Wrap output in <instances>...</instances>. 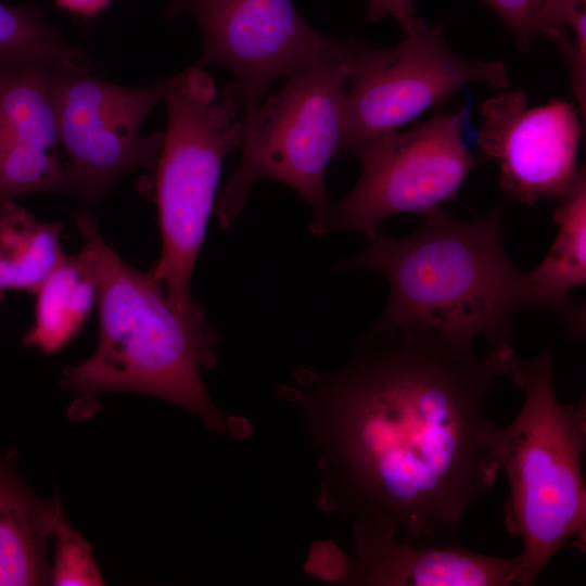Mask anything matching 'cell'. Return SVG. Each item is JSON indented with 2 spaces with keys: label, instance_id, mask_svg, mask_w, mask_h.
<instances>
[{
  "label": "cell",
  "instance_id": "cell-1",
  "mask_svg": "<svg viewBox=\"0 0 586 586\" xmlns=\"http://www.w3.org/2000/svg\"><path fill=\"white\" fill-rule=\"evenodd\" d=\"M518 355H476L425 331H373L334 372L289 387L320 450L321 505L354 531L433 542L457 530L501 471L499 428L485 415Z\"/></svg>",
  "mask_w": 586,
  "mask_h": 586
},
{
  "label": "cell",
  "instance_id": "cell-2",
  "mask_svg": "<svg viewBox=\"0 0 586 586\" xmlns=\"http://www.w3.org/2000/svg\"><path fill=\"white\" fill-rule=\"evenodd\" d=\"M422 217L406 238L367 230L362 251L332 269H371L387 279L386 306L370 330L425 331L462 347L480 337L495 348L512 347L522 272L505 247L501 206L470 220L441 207Z\"/></svg>",
  "mask_w": 586,
  "mask_h": 586
},
{
  "label": "cell",
  "instance_id": "cell-3",
  "mask_svg": "<svg viewBox=\"0 0 586 586\" xmlns=\"http://www.w3.org/2000/svg\"><path fill=\"white\" fill-rule=\"evenodd\" d=\"M82 252L98 288L99 340L94 353L63 371L62 385L74 396L126 391L180 405L213 431L242 436L246 425L211 400L201 378L217 360L219 334L199 302L180 306L150 272L125 260L101 235L94 215L74 216Z\"/></svg>",
  "mask_w": 586,
  "mask_h": 586
},
{
  "label": "cell",
  "instance_id": "cell-4",
  "mask_svg": "<svg viewBox=\"0 0 586 586\" xmlns=\"http://www.w3.org/2000/svg\"><path fill=\"white\" fill-rule=\"evenodd\" d=\"M509 375L524 393L513 421L499 428L498 455L509 482L507 531L523 543L514 585H533L550 559L573 545L585 551V399L561 404L550 348L517 358Z\"/></svg>",
  "mask_w": 586,
  "mask_h": 586
},
{
  "label": "cell",
  "instance_id": "cell-5",
  "mask_svg": "<svg viewBox=\"0 0 586 586\" xmlns=\"http://www.w3.org/2000/svg\"><path fill=\"white\" fill-rule=\"evenodd\" d=\"M355 43L331 37L310 67L240 115L241 160L214 205L222 229L234 222L262 178L280 181L305 199L313 221L324 216L331 205L326 170L337 153Z\"/></svg>",
  "mask_w": 586,
  "mask_h": 586
},
{
  "label": "cell",
  "instance_id": "cell-6",
  "mask_svg": "<svg viewBox=\"0 0 586 586\" xmlns=\"http://www.w3.org/2000/svg\"><path fill=\"white\" fill-rule=\"evenodd\" d=\"M167 127L155 170L162 253L151 273L170 300L190 306L192 272L214 211L224 157L240 145L237 105L203 67L170 78L164 98Z\"/></svg>",
  "mask_w": 586,
  "mask_h": 586
},
{
  "label": "cell",
  "instance_id": "cell-7",
  "mask_svg": "<svg viewBox=\"0 0 586 586\" xmlns=\"http://www.w3.org/2000/svg\"><path fill=\"white\" fill-rule=\"evenodd\" d=\"M467 110H437L409 129L386 132L351 155L361 163L354 188L310 224L316 235L379 227L398 213H425L454 199L477 160L463 128Z\"/></svg>",
  "mask_w": 586,
  "mask_h": 586
},
{
  "label": "cell",
  "instance_id": "cell-8",
  "mask_svg": "<svg viewBox=\"0 0 586 586\" xmlns=\"http://www.w3.org/2000/svg\"><path fill=\"white\" fill-rule=\"evenodd\" d=\"M477 81L506 89L507 66L453 52L445 41L444 21L425 24L390 49L356 40L337 153L351 155L443 102L458 88Z\"/></svg>",
  "mask_w": 586,
  "mask_h": 586
},
{
  "label": "cell",
  "instance_id": "cell-9",
  "mask_svg": "<svg viewBox=\"0 0 586 586\" xmlns=\"http://www.w3.org/2000/svg\"><path fill=\"white\" fill-rule=\"evenodd\" d=\"M170 78L141 87L112 84L87 71L52 69L60 142L69 190L99 201L126 174L154 169L163 132L142 136L150 112Z\"/></svg>",
  "mask_w": 586,
  "mask_h": 586
},
{
  "label": "cell",
  "instance_id": "cell-10",
  "mask_svg": "<svg viewBox=\"0 0 586 586\" xmlns=\"http://www.w3.org/2000/svg\"><path fill=\"white\" fill-rule=\"evenodd\" d=\"M188 14L202 35L198 66L229 69L235 81L222 94L240 115L270 93L272 82L310 67L330 41L291 0H170L166 20Z\"/></svg>",
  "mask_w": 586,
  "mask_h": 586
},
{
  "label": "cell",
  "instance_id": "cell-11",
  "mask_svg": "<svg viewBox=\"0 0 586 586\" xmlns=\"http://www.w3.org/2000/svg\"><path fill=\"white\" fill-rule=\"evenodd\" d=\"M476 141L499 165L502 191L533 206L559 199L577 168L581 116L575 105L559 99L532 106L523 90H505L485 100Z\"/></svg>",
  "mask_w": 586,
  "mask_h": 586
},
{
  "label": "cell",
  "instance_id": "cell-12",
  "mask_svg": "<svg viewBox=\"0 0 586 586\" xmlns=\"http://www.w3.org/2000/svg\"><path fill=\"white\" fill-rule=\"evenodd\" d=\"M52 69L0 56V206L29 193H71Z\"/></svg>",
  "mask_w": 586,
  "mask_h": 586
},
{
  "label": "cell",
  "instance_id": "cell-13",
  "mask_svg": "<svg viewBox=\"0 0 586 586\" xmlns=\"http://www.w3.org/2000/svg\"><path fill=\"white\" fill-rule=\"evenodd\" d=\"M357 557H342L340 581L388 586L514 585L520 553L498 557L388 534H354Z\"/></svg>",
  "mask_w": 586,
  "mask_h": 586
},
{
  "label": "cell",
  "instance_id": "cell-14",
  "mask_svg": "<svg viewBox=\"0 0 586 586\" xmlns=\"http://www.w3.org/2000/svg\"><path fill=\"white\" fill-rule=\"evenodd\" d=\"M552 219L557 237L538 266L518 281L521 309L540 307L559 313L572 336H582V314L572 303L571 292L586 282V174L582 166L558 199Z\"/></svg>",
  "mask_w": 586,
  "mask_h": 586
},
{
  "label": "cell",
  "instance_id": "cell-15",
  "mask_svg": "<svg viewBox=\"0 0 586 586\" xmlns=\"http://www.w3.org/2000/svg\"><path fill=\"white\" fill-rule=\"evenodd\" d=\"M63 515L24 482L14 453H0V586L50 583L47 546Z\"/></svg>",
  "mask_w": 586,
  "mask_h": 586
},
{
  "label": "cell",
  "instance_id": "cell-16",
  "mask_svg": "<svg viewBox=\"0 0 586 586\" xmlns=\"http://www.w3.org/2000/svg\"><path fill=\"white\" fill-rule=\"evenodd\" d=\"M35 294V320L24 344L50 355L79 334L97 304V281L86 254L65 256Z\"/></svg>",
  "mask_w": 586,
  "mask_h": 586
},
{
  "label": "cell",
  "instance_id": "cell-17",
  "mask_svg": "<svg viewBox=\"0 0 586 586\" xmlns=\"http://www.w3.org/2000/svg\"><path fill=\"white\" fill-rule=\"evenodd\" d=\"M62 227L37 220L14 201L0 206V301L9 290L37 292L66 256Z\"/></svg>",
  "mask_w": 586,
  "mask_h": 586
},
{
  "label": "cell",
  "instance_id": "cell-18",
  "mask_svg": "<svg viewBox=\"0 0 586 586\" xmlns=\"http://www.w3.org/2000/svg\"><path fill=\"white\" fill-rule=\"evenodd\" d=\"M0 56L38 61L53 69H88L90 61L67 44L35 4L0 1Z\"/></svg>",
  "mask_w": 586,
  "mask_h": 586
},
{
  "label": "cell",
  "instance_id": "cell-19",
  "mask_svg": "<svg viewBox=\"0 0 586 586\" xmlns=\"http://www.w3.org/2000/svg\"><path fill=\"white\" fill-rule=\"evenodd\" d=\"M506 23L519 47L526 49L534 38L546 35L560 42L569 21L586 0H484Z\"/></svg>",
  "mask_w": 586,
  "mask_h": 586
},
{
  "label": "cell",
  "instance_id": "cell-20",
  "mask_svg": "<svg viewBox=\"0 0 586 586\" xmlns=\"http://www.w3.org/2000/svg\"><path fill=\"white\" fill-rule=\"evenodd\" d=\"M53 563L50 564V584L103 585L104 581L88 542L75 531L63 515L51 535Z\"/></svg>",
  "mask_w": 586,
  "mask_h": 586
},
{
  "label": "cell",
  "instance_id": "cell-21",
  "mask_svg": "<svg viewBox=\"0 0 586 586\" xmlns=\"http://www.w3.org/2000/svg\"><path fill=\"white\" fill-rule=\"evenodd\" d=\"M568 36L558 43L569 68L573 93L583 117L586 109V4L569 21Z\"/></svg>",
  "mask_w": 586,
  "mask_h": 586
},
{
  "label": "cell",
  "instance_id": "cell-22",
  "mask_svg": "<svg viewBox=\"0 0 586 586\" xmlns=\"http://www.w3.org/2000/svg\"><path fill=\"white\" fill-rule=\"evenodd\" d=\"M368 16L372 22L394 17L406 36L421 29L425 23L416 15L412 0H368Z\"/></svg>",
  "mask_w": 586,
  "mask_h": 586
},
{
  "label": "cell",
  "instance_id": "cell-23",
  "mask_svg": "<svg viewBox=\"0 0 586 586\" xmlns=\"http://www.w3.org/2000/svg\"><path fill=\"white\" fill-rule=\"evenodd\" d=\"M55 4L82 17H92L105 10L111 0H54Z\"/></svg>",
  "mask_w": 586,
  "mask_h": 586
}]
</instances>
